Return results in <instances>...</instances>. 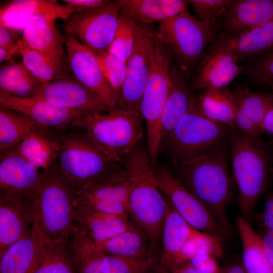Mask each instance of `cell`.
I'll list each match as a JSON object with an SVG mask.
<instances>
[{
  "instance_id": "6da1fadb",
  "label": "cell",
  "mask_w": 273,
  "mask_h": 273,
  "mask_svg": "<svg viewBox=\"0 0 273 273\" xmlns=\"http://www.w3.org/2000/svg\"><path fill=\"white\" fill-rule=\"evenodd\" d=\"M229 160L228 141L206 155L172 164L175 175L183 185L233 234L227 212L234 196Z\"/></svg>"
},
{
  "instance_id": "7a4b0ae2",
  "label": "cell",
  "mask_w": 273,
  "mask_h": 273,
  "mask_svg": "<svg viewBox=\"0 0 273 273\" xmlns=\"http://www.w3.org/2000/svg\"><path fill=\"white\" fill-rule=\"evenodd\" d=\"M121 162L131 182L127 203L129 218L149 237L153 256L162 243L167 197L156 183L147 148L139 143Z\"/></svg>"
},
{
  "instance_id": "3957f363",
  "label": "cell",
  "mask_w": 273,
  "mask_h": 273,
  "mask_svg": "<svg viewBox=\"0 0 273 273\" xmlns=\"http://www.w3.org/2000/svg\"><path fill=\"white\" fill-rule=\"evenodd\" d=\"M76 197L58 159L44 170L40 188L31 208L33 225L47 243L71 240L75 235Z\"/></svg>"
},
{
  "instance_id": "277c9868",
  "label": "cell",
  "mask_w": 273,
  "mask_h": 273,
  "mask_svg": "<svg viewBox=\"0 0 273 273\" xmlns=\"http://www.w3.org/2000/svg\"><path fill=\"white\" fill-rule=\"evenodd\" d=\"M229 146L240 216L251 224L256 204L266 192L271 176V146L270 143L251 142L232 129Z\"/></svg>"
},
{
  "instance_id": "5b68a950",
  "label": "cell",
  "mask_w": 273,
  "mask_h": 273,
  "mask_svg": "<svg viewBox=\"0 0 273 273\" xmlns=\"http://www.w3.org/2000/svg\"><path fill=\"white\" fill-rule=\"evenodd\" d=\"M60 169L77 194L85 187L121 166L100 151L80 127L53 131Z\"/></svg>"
},
{
  "instance_id": "8992f818",
  "label": "cell",
  "mask_w": 273,
  "mask_h": 273,
  "mask_svg": "<svg viewBox=\"0 0 273 273\" xmlns=\"http://www.w3.org/2000/svg\"><path fill=\"white\" fill-rule=\"evenodd\" d=\"M143 119L141 113L117 108L107 114L83 115L71 125L83 130L108 157L121 162L142 138Z\"/></svg>"
},
{
  "instance_id": "52a82bcc",
  "label": "cell",
  "mask_w": 273,
  "mask_h": 273,
  "mask_svg": "<svg viewBox=\"0 0 273 273\" xmlns=\"http://www.w3.org/2000/svg\"><path fill=\"white\" fill-rule=\"evenodd\" d=\"M232 129L204 116L195 97L172 133L162 143V151L171 159L172 164L189 161L228 142Z\"/></svg>"
},
{
  "instance_id": "ba28073f",
  "label": "cell",
  "mask_w": 273,
  "mask_h": 273,
  "mask_svg": "<svg viewBox=\"0 0 273 273\" xmlns=\"http://www.w3.org/2000/svg\"><path fill=\"white\" fill-rule=\"evenodd\" d=\"M213 26L186 10L159 22L155 32L176 55L181 69L188 72L203 56L213 36Z\"/></svg>"
},
{
  "instance_id": "9c48e42d",
  "label": "cell",
  "mask_w": 273,
  "mask_h": 273,
  "mask_svg": "<svg viewBox=\"0 0 273 273\" xmlns=\"http://www.w3.org/2000/svg\"><path fill=\"white\" fill-rule=\"evenodd\" d=\"M152 168L158 187L191 226L221 241L231 237L232 234L218 223L205 205L187 189L170 168L158 162Z\"/></svg>"
},
{
  "instance_id": "30bf717a",
  "label": "cell",
  "mask_w": 273,
  "mask_h": 273,
  "mask_svg": "<svg viewBox=\"0 0 273 273\" xmlns=\"http://www.w3.org/2000/svg\"><path fill=\"white\" fill-rule=\"evenodd\" d=\"M121 5V0L110 1L97 8L74 12L64 27L95 55H105L116 33Z\"/></svg>"
},
{
  "instance_id": "8fae6325",
  "label": "cell",
  "mask_w": 273,
  "mask_h": 273,
  "mask_svg": "<svg viewBox=\"0 0 273 273\" xmlns=\"http://www.w3.org/2000/svg\"><path fill=\"white\" fill-rule=\"evenodd\" d=\"M132 20L133 48L126 63V76L118 99V108L141 113V102L150 68L154 30L151 25Z\"/></svg>"
},
{
  "instance_id": "7c38bea8",
  "label": "cell",
  "mask_w": 273,
  "mask_h": 273,
  "mask_svg": "<svg viewBox=\"0 0 273 273\" xmlns=\"http://www.w3.org/2000/svg\"><path fill=\"white\" fill-rule=\"evenodd\" d=\"M44 170L28 163L16 146L1 152L0 195L31 206L40 188Z\"/></svg>"
},
{
  "instance_id": "4fadbf2b",
  "label": "cell",
  "mask_w": 273,
  "mask_h": 273,
  "mask_svg": "<svg viewBox=\"0 0 273 273\" xmlns=\"http://www.w3.org/2000/svg\"><path fill=\"white\" fill-rule=\"evenodd\" d=\"M63 37L67 64L72 75L94 93L110 111L118 108V98L93 53L70 32L65 31Z\"/></svg>"
},
{
  "instance_id": "5bb4252c",
  "label": "cell",
  "mask_w": 273,
  "mask_h": 273,
  "mask_svg": "<svg viewBox=\"0 0 273 273\" xmlns=\"http://www.w3.org/2000/svg\"><path fill=\"white\" fill-rule=\"evenodd\" d=\"M173 51L155 34L152 37L150 71L143 93L141 110L150 117L161 116L169 87Z\"/></svg>"
},
{
  "instance_id": "9a60e30c",
  "label": "cell",
  "mask_w": 273,
  "mask_h": 273,
  "mask_svg": "<svg viewBox=\"0 0 273 273\" xmlns=\"http://www.w3.org/2000/svg\"><path fill=\"white\" fill-rule=\"evenodd\" d=\"M30 96L86 115L111 111L94 93L71 74L42 83Z\"/></svg>"
},
{
  "instance_id": "2e32d148",
  "label": "cell",
  "mask_w": 273,
  "mask_h": 273,
  "mask_svg": "<svg viewBox=\"0 0 273 273\" xmlns=\"http://www.w3.org/2000/svg\"><path fill=\"white\" fill-rule=\"evenodd\" d=\"M83 9L54 0H13L0 8V25L22 30L42 20L61 19L68 21L71 15Z\"/></svg>"
},
{
  "instance_id": "e0dca14e",
  "label": "cell",
  "mask_w": 273,
  "mask_h": 273,
  "mask_svg": "<svg viewBox=\"0 0 273 273\" xmlns=\"http://www.w3.org/2000/svg\"><path fill=\"white\" fill-rule=\"evenodd\" d=\"M0 106L22 113L39 126L53 131L65 130L73 121L86 115L57 106L38 97H16L2 92H0Z\"/></svg>"
},
{
  "instance_id": "ac0fdd59",
  "label": "cell",
  "mask_w": 273,
  "mask_h": 273,
  "mask_svg": "<svg viewBox=\"0 0 273 273\" xmlns=\"http://www.w3.org/2000/svg\"><path fill=\"white\" fill-rule=\"evenodd\" d=\"M234 93L238 110L233 129L251 142H263L264 121L273 103V96L253 92L247 88Z\"/></svg>"
},
{
  "instance_id": "d6986e66",
  "label": "cell",
  "mask_w": 273,
  "mask_h": 273,
  "mask_svg": "<svg viewBox=\"0 0 273 273\" xmlns=\"http://www.w3.org/2000/svg\"><path fill=\"white\" fill-rule=\"evenodd\" d=\"M239 59L221 41L204 57L194 82V88L205 90L226 87L242 72Z\"/></svg>"
},
{
  "instance_id": "ffe728a7",
  "label": "cell",
  "mask_w": 273,
  "mask_h": 273,
  "mask_svg": "<svg viewBox=\"0 0 273 273\" xmlns=\"http://www.w3.org/2000/svg\"><path fill=\"white\" fill-rule=\"evenodd\" d=\"M76 227L96 245H100L136 226L130 218L107 214L76 205Z\"/></svg>"
},
{
  "instance_id": "44dd1931",
  "label": "cell",
  "mask_w": 273,
  "mask_h": 273,
  "mask_svg": "<svg viewBox=\"0 0 273 273\" xmlns=\"http://www.w3.org/2000/svg\"><path fill=\"white\" fill-rule=\"evenodd\" d=\"M200 232L180 216L167 197L162 238V249L159 259L160 266L163 272L180 262L182 247L189 239Z\"/></svg>"
},
{
  "instance_id": "7402d4cb",
  "label": "cell",
  "mask_w": 273,
  "mask_h": 273,
  "mask_svg": "<svg viewBox=\"0 0 273 273\" xmlns=\"http://www.w3.org/2000/svg\"><path fill=\"white\" fill-rule=\"evenodd\" d=\"M33 224L31 206L0 195V255L18 241L28 237Z\"/></svg>"
},
{
  "instance_id": "603a6c76",
  "label": "cell",
  "mask_w": 273,
  "mask_h": 273,
  "mask_svg": "<svg viewBox=\"0 0 273 273\" xmlns=\"http://www.w3.org/2000/svg\"><path fill=\"white\" fill-rule=\"evenodd\" d=\"M46 243L33 224L28 237L18 241L0 255V273H33Z\"/></svg>"
},
{
  "instance_id": "cb8c5ba5",
  "label": "cell",
  "mask_w": 273,
  "mask_h": 273,
  "mask_svg": "<svg viewBox=\"0 0 273 273\" xmlns=\"http://www.w3.org/2000/svg\"><path fill=\"white\" fill-rule=\"evenodd\" d=\"M195 98L179 71L175 67H172L169 73V90L161 119L162 143L172 133L188 113Z\"/></svg>"
},
{
  "instance_id": "d4e9b609",
  "label": "cell",
  "mask_w": 273,
  "mask_h": 273,
  "mask_svg": "<svg viewBox=\"0 0 273 273\" xmlns=\"http://www.w3.org/2000/svg\"><path fill=\"white\" fill-rule=\"evenodd\" d=\"M55 19L42 20L27 27L23 31L22 41L24 46L52 61L67 65L63 35Z\"/></svg>"
},
{
  "instance_id": "484cf974",
  "label": "cell",
  "mask_w": 273,
  "mask_h": 273,
  "mask_svg": "<svg viewBox=\"0 0 273 273\" xmlns=\"http://www.w3.org/2000/svg\"><path fill=\"white\" fill-rule=\"evenodd\" d=\"M16 148L23 158L38 169H46L58 159V147L53 130L38 124L32 128Z\"/></svg>"
},
{
  "instance_id": "4316f807",
  "label": "cell",
  "mask_w": 273,
  "mask_h": 273,
  "mask_svg": "<svg viewBox=\"0 0 273 273\" xmlns=\"http://www.w3.org/2000/svg\"><path fill=\"white\" fill-rule=\"evenodd\" d=\"M120 14L142 23L151 25L186 10L187 1L121 0Z\"/></svg>"
},
{
  "instance_id": "83f0119b",
  "label": "cell",
  "mask_w": 273,
  "mask_h": 273,
  "mask_svg": "<svg viewBox=\"0 0 273 273\" xmlns=\"http://www.w3.org/2000/svg\"><path fill=\"white\" fill-rule=\"evenodd\" d=\"M231 6L226 23L238 34L273 20V0H239Z\"/></svg>"
},
{
  "instance_id": "f1b7e54d",
  "label": "cell",
  "mask_w": 273,
  "mask_h": 273,
  "mask_svg": "<svg viewBox=\"0 0 273 273\" xmlns=\"http://www.w3.org/2000/svg\"><path fill=\"white\" fill-rule=\"evenodd\" d=\"M202 114L210 120L233 129L237 110L234 92L226 87L203 90L198 98Z\"/></svg>"
},
{
  "instance_id": "f546056e",
  "label": "cell",
  "mask_w": 273,
  "mask_h": 273,
  "mask_svg": "<svg viewBox=\"0 0 273 273\" xmlns=\"http://www.w3.org/2000/svg\"><path fill=\"white\" fill-rule=\"evenodd\" d=\"M242 245V264L247 273H273V265L264 251L261 238L241 216L236 218Z\"/></svg>"
},
{
  "instance_id": "4dcf8cb0",
  "label": "cell",
  "mask_w": 273,
  "mask_h": 273,
  "mask_svg": "<svg viewBox=\"0 0 273 273\" xmlns=\"http://www.w3.org/2000/svg\"><path fill=\"white\" fill-rule=\"evenodd\" d=\"M97 246L106 255L138 259L153 258L150 239L146 233L136 226Z\"/></svg>"
},
{
  "instance_id": "1f68e13d",
  "label": "cell",
  "mask_w": 273,
  "mask_h": 273,
  "mask_svg": "<svg viewBox=\"0 0 273 273\" xmlns=\"http://www.w3.org/2000/svg\"><path fill=\"white\" fill-rule=\"evenodd\" d=\"M130 186L129 173L122 165L85 187L77 195L95 199L117 201L127 204Z\"/></svg>"
},
{
  "instance_id": "d6a6232c",
  "label": "cell",
  "mask_w": 273,
  "mask_h": 273,
  "mask_svg": "<svg viewBox=\"0 0 273 273\" xmlns=\"http://www.w3.org/2000/svg\"><path fill=\"white\" fill-rule=\"evenodd\" d=\"M221 41L239 60L273 49V20Z\"/></svg>"
},
{
  "instance_id": "836d02e7",
  "label": "cell",
  "mask_w": 273,
  "mask_h": 273,
  "mask_svg": "<svg viewBox=\"0 0 273 273\" xmlns=\"http://www.w3.org/2000/svg\"><path fill=\"white\" fill-rule=\"evenodd\" d=\"M42 83L23 63L13 59L0 67V92L16 97H27Z\"/></svg>"
},
{
  "instance_id": "e575fe53",
  "label": "cell",
  "mask_w": 273,
  "mask_h": 273,
  "mask_svg": "<svg viewBox=\"0 0 273 273\" xmlns=\"http://www.w3.org/2000/svg\"><path fill=\"white\" fill-rule=\"evenodd\" d=\"M37 123L28 116L0 106V150L18 145Z\"/></svg>"
},
{
  "instance_id": "d590c367",
  "label": "cell",
  "mask_w": 273,
  "mask_h": 273,
  "mask_svg": "<svg viewBox=\"0 0 273 273\" xmlns=\"http://www.w3.org/2000/svg\"><path fill=\"white\" fill-rule=\"evenodd\" d=\"M33 273H75L71 239L47 243Z\"/></svg>"
},
{
  "instance_id": "8d00e7d4",
  "label": "cell",
  "mask_w": 273,
  "mask_h": 273,
  "mask_svg": "<svg viewBox=\"0 0 273 273\" xmlns=\"http://www.w3.org/2000/svg\"><path fill=\"white\" fill-rule=\"evenodd\" d=\"M75 273H104V254L77 228L71 239Z\"/></svg>"
},
{
  "instance_id": "74e56055",
  "label": "cell",
  "mask_w": 273,
  "mask_h": 273,
  "mask_svg": "<svg viewBox=\"0 0 273 273\" xmlns=\"http://www.w3.org/2000/svg\"><path fill=\"white\" fill-rule=\"evenodd\" d=\"M20 55L22 63L42 84L70 74L67 65L55 63L24 45Z\"/></svg>"
},
{
  "instance_id": "f35d334b",
  "label": "cell",
  "mask_w": 273,
  "mask_h": 273,
  "mask_svg": "<svg viewBox=\"0 0 273 273\" xmlns=\"http://www.w3.org/2000/svg\"><path fill=\"white\" fill-rule=\"evenodd\" d=\"M134 30L132 20L120 14L114 37L108 53L120 60L127 63L133 48Z\"/></svg>"
},
{
  "instance_id": "ab89813d",
  "label": "cell",
  "mask_w": 273,
  "mask_h": 273,
  "mask_svg": "<svg viewBox=\"0 0 273 273\" xmlns=\"http://www.w3.org/2000/svg\"><path fill=\"white\" fill-rule=\"evenodd\" d=\"M153 262V258L138 259L104 254L102 266L104 273H147Z\"/></svg>"
},
{
  "instance_id": "60d3db41",
  "label": "cell",
  "mask_w": 273,
  "mask_h": 273,
  "mask_svg": "<svg viewBox=\"0 0 273 273\" xmlns=\"http://www.w3.org/2000/svg\"><path fill=\"white\" fill-rule=\"evenodd\" d=\"M95 56L118 101L126 76L127 63L120 60L109 53L101 56Z\"/></svg>"
},
{
  "instance_id": "b9f144b4",
  "label": "cell",
  "mask_w": 273,
  "mask_h": 273,
  "mask_svg": "<svg viewBox=\"0 0 273 273\" xmlns=\"http://www.w3.org/2000/svg\"><path fill=\"white\" fill-rule=\"evenodd\" d=\"M221 241L217 238L200 232L185 243L180 251V261L189 260L200 250L207 251L215 258H220L222 255Z\"/></svg>"
},
{
  "instance_id": "7bdbcfd3",
  "label": "cell",
  "mask_w": 273,
  "mask_h": 273,
  "mask_svg": "<svg viewBox=\"0 0 273 273\" xmlns=\"http://www.w3.org/2000/svg\"><path fill=\"white\" fill-rule=\"evenodd\" d=\"M187 2L195 12L197 19L212 25L233 3L230 0H190Z\"/></svg>"
},
{
  "instance_id": "ee69618b",
  "label": "cell",
  "mask_w": 273,
  "mask_h": 273,
  "mask_svg": "<svg viewBox=\"0 0 273 273\" xmlns=\"http://www.w3.org/2000/svg\"><path fill=\"white\" fill-rule=\"evenodd\" d=\"M76 205L107 214L129 218L127 204L120 201L95 199L77 195Z\"/></svg>"
},
{
  "instance_id": "f6af8a7d",
  "label": "cell",
  "mask_w": 273,
  "mask_h": 273,
  "mask_svg": "<svg viewBox=\"0 0 273 273\" xmlns=\"http://www.w3.org/2000/svg\"><path fill=\"white\" fill-rule=\"evenodd\" d=\"M251 74L259 83L268 85L273 82V49L254 66Z\"/></svg>"
},
{
  "instance_id": "bcb514c9",
  "label": "cell",
  "mask_w": 273,
  "mask_h": 273,
  "mask_svg": "<svg viewBox=\"0 0 273 273\" xmlns=\"http://www.w3.org/2000/svg\"><path fill=\"white\" fill-rule=\"evenodd\" d=\"M198 273H219V266L215 258L205 250L198 251L190 259Z\"/></svg>"
},
{
  "instance_id": "7dc6e473",
  "label": "cell",
  "mask_w": 273,
  "mask_h": 273,
  "mask_svg": "<svg viewBox=\"0 0 273 273\" xmlns=\"http://www.w3.org/2000/svg\"><path fill=\"white\" fill-rule=\"evenodd\" d=\"M256 217L261 228L273 230V191L265 193L264 208Z\"/></svg>"
},
{
  "instance_id": "c3c4849f",
  "label": "cell",
  "mask_w": 273,
  "mask_h": 273,
  "mask_svg": "<svg viewBox=\"0 0 273 273\" xmlns=\"http://www.w3.org/2000/svg\"><path fill=\"white\" fill-rule=\"evenodd\" d=\"M21 38L20 37L17 30L0 25V48L11 46Z\"/></svg>"
},
{
  "instance_id": "681fc988",
  "label": "cell",
  "mask_w": 273,
  "mask_h": 273,
  "mask_svg": "<svg viewBox=\"0 0 273 273\" xmlns=\"http://www.w3.org/2000/svg\"><path fill=\"white\" fill-rule=\"evenodd\" d=\"M258 234L261 238L265 255L273 265V230L262 228Z\"/></svg>"
},
{
  "instance_id": "f907efd6",
  "label": "cell",
  "mask_w": 273,
  "mask_h": 273,
  "mask_svg": "<svg viewBox=\"0 0 273 273\" xmlns=\"http://www.w3.org/2000/svg\"><path fill=\"white\" fill-rule=\"evenodd\" d=\"M109 0H63L66 4L80 7L84 10L97 8L108 3Z\"/></svg>"
},
{
  "instance_id": "816d5d0a",
  "label": "cell",
  "mask_w": 273,
  "mask_h": 273,
  "mask_svg": "<svg viewBox=\"0 0 273 273\" xmlns=\"http://www.w3.org/2000/svg\"><path fill=\"white\" fill-rule=\"evenodd\" d=\"M23 47V42L21 39L11 46L0 48V62L2 63L10 61L12 59L13 56L18 54H20Z\"/></svg>"
},
{
  "instance_id": "f5cc1de1",
  "label": "cell",
  "mask_w": 273,
  "mask_h": 273,
  "mask_svg": "<svg viewBox=\"0 0 273 273\" xmlns=\"http://www.w3.org/2000/svg\"><path fill=\"white\" fill-rule=\"evenodd\" d=\"M164 273H198L189 260L183 261Z\"/></svg>"
},
{
  "instance_id": "db71d44e",
  "label": "cell",
  "mask_w": 273,
  "mask_h": 273,
  "mask_svg": "<svg viewBox=\"0 0 273 273\" xmlns=\"http://www.w3.org/2000/svg\"><path fill=\"white\" fill-rule=\"evenodd\" d=\"M219 273H247L242 263L235 261L220 267Z\"/></svg>"
},
{
  "instance_id": "11a10c76",
  "label": "cell",
  "mask_w": 273,
  "mask_h": 273,
  "mask_svg": "<svg viewBox=\"0 0 273 273\" xmlns=\"http://www.w3.org/2000/svg\"><path fill=\"white\" fill-rule=\"evenodd\" d=\"M263 130L273 135V103L268 111L263 123Z\"/></svg>"
},
{
  "instance_id": "9f6ffc18",
  "label": "cell",
  "mask_w": 273,
  "mask_h": 273,
  "mask_svg": "<svg viewBox=\"0 0 273 273\" xmlns=\"http://www.w3.org/2000/svg\"><path fill=\"white\" fill-rule=\"evenodd\" d=\"M272 151V168H271V176L273 179V139L269 142Z\"/></svg>"
},
{
  "instance_id": "6f0895ef",
  "label": "cell",
  "mask_w": 273,
  "mask_h": 273,
  "mask_svg": "<svg viewBox=\"0 0 273 273\" xmlns=\"http://www.w3.org/2000/svg\"><path fill=\"white\" fill-rule=\"evenodd\" d=\"M269 87H270V88L272 89V90H273V82L270 83L268 85Z\"/></svg>"
}]
</instances>
